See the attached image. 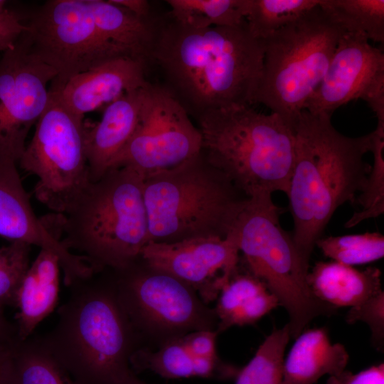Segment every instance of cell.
<instances>
[{
	"label": "cell",
	"instance_id": "cell-1",
	"mask_svg": "<svg viewBox=\"0 0 384 384\" xmlns=\"http://www.w3.org/2000/svg\"><path fill=\"white\" fill-rule=\"evenodd\" d=\"M263 60V41L245 21L194 28L169 14L157 18L150 64L159 66L161 85L195 120L215 110L253 104Z\"/></svg>",
	"mask_w": 384,
	"mask_h": 384
},
{
	"label": "cell",
	"instance_id": "cell-2",
	"mask_svg": "<svg viewBox=\"0 0 384 384\" xmlns=\"http://www.w3.org/2000/svg\"><path fill=\"white\" fill-rule=\"evenodd\" d=\"M328 114L303 110L292 123L294 149L287 196L294 223L292 238L304 261L312 251L334 212L355 203L367 183L373 134L350 137L338 132Z\"/></svg>",
	"mask_w": 384,
	"mask_h": 384
},
{
	"label": "cell",
	"instance_id": "cell-3",
	"mask_svg": "<svg viewBox=\"0 0 384 384\" xmlns=\"http://www.w3.org/2000/svg\"><path fill=\"white\" fill-rule=\"evenodd\" d=\"M100 270L69 287L56 325L40 337L76 384H117L133 373L129 318L116 283L105 282Z\"/></svg>",
	"mask_w": 384,
	"mask_h": 384
},
{
	"label": "cell",
	"instance_id": "cell-4",
	"mask_svg": "<svg viewBox=\"0 0 384 384\" xmlns=\"http://www.w3.org/2000/svg\"><path fill=\"white\" fill-rule=\"evenodd\" d=\"M144 178L129 167L109 169L90 182L60 219L61 240L96 270L134 263L149 242Z\"/></svg>",
	"mask_w": 384,
	"mask_h": 384
},
{
	"label": "cell",
	"instance_id": "cell-5",
	"mask_svg": "<svg viewBox=\"0 0 384 384\" xmlns=\"http://www.w3.org/2000/svg\"><path fill=\"white\" fill-rule=\"evenodd\" d=\"M149 242L225 238L249 198L200 151L144 178Z\"/></svg>",
	"mask_w": 384,
	"mask_h": 384
},
{
	"label": "cell",
	"instance_id": "cell-6",
	"mask_svg": "<svg viewBox=\"0 0 384 384\" xmlns=\"http://www.w3.org/2000/svg\"><path fill=\"white\" fill-rule=\"evenodd\" d=\"M196 121L201 152L248 198L287 194L294 139L282 117L240 106L215 110Z\"/></svg>",
	"mask_w": 384,
	"mask_h": 384
},
{
	"label": "cell",
	"instance_id": "cell-7",
	"mask_svg": "<svg viewBox=\"0 0 384 384\" xmlns=\"http://www.w3.org/2000/svg\"><path fill=\"white\" fill-rule=\"evenodd\" d=\"M233 230L250 272L288 313L291 338L295 339L314 318L335 313V308L311 292L307 283L309 265L301 257L292 235L282 228L279 208L272 196L249 198Z\"/></svg>",
	"mask_w": 384,
	"mask_h": 384
},
{
	"label": "cell",
	"instance_id": "cell-8",
	"mask_svg": "<svg viewBox=\"0 0 384 384\" xmlns=\"http://www.w3.org/2000/svg\"><path fill=\"white\" fill-rule=\"evenodd\" d=\"M343 33L318 4L262 40V73L253 103L291 126L322 81Z\"/></svg>",
	"mask_w": 384,
	"mask_h": 384
},
{
	"label": "cell",
	"instance_id": "cell-9",
	"mask_svg": "<svg viewBox=\"0 0 384 384\" xmlns=\"http://www.w3.org/2000/svg\"><path fill=\"white\" fill-rule=\"evenodd\" d=\"M85 134L83 117L49 91L48 102L18 163L38 178L36 198L54 213L65 214L90 182Z\"/></svg>",
	"mask_w": 384,
	"mask_h": 384
},
{
	"label": "cell",
	"instance_id": "cell-10",
	"mask_svg": "<svg viewBox=\"0 0 384 384\" xmlns=\"http://www.w3.org/2000/svg\"><path fill=\"white\" fill-rule=\"evenodd\" d=\"M26 24L32 51L57 73L50 91L103 62L130 57L101 35L87 0L47 1Z\"/></svg>",
	"mask_w": 384,
	"mask_h": 384
},
{
	"label": "cell",
	"instance_id": "cell-11",
	"mask_svg": "<svg viewBox=\"0 0 384 384\" xmlns=\"http://www.w3.org/2000/svg\"><path fill=\"white\" fill-rule=\"evenodd\" d=\"M202 137L183 107L161 85L148 82L135 130L110 168L129 167L144 178L201 150Z\"/></svg>",
	"mask_w": 384,
	"mask_h": 384
},
{
	"label": "cell",
	"instance_id": "cell-12",
	"mask_svg": "<svg viewBox=\"0 0 384 384\" xmlns=\"http://www.w3.org/2000/svg\"><path fill=\"white\" fill-rule=\"evenodd\" d=\"M0 56V160L18 162L57 75L31 48L26 33Z\"/></svg>",
	"mask_w": 384,
	"mask_h": 384
},
{
	"label": "cell",
	"instance_id": "cell-13",
	"mask_svg": "<svg viewBox=\"0 0 384 384\" xmlns=\"http://www.w3.org/2000/svg\"><path fill=\"white\" fill-rule=\"evenodd\" d=\"M357 99L366 101L378 119H384V54L364 37L344 33L304 110L331 115Z\"/></svg>",
	"mask_w": 384,
	"mask_h": 384
},
{
	"label": "cell",
	"instance_id": "cell-14",
	"mask_svg": "<svg viewBox=\"0 0 384 384\" xmlns=\"http://www.w3.org/2000/svg\"><path fill=\"white\" fill-rule=\"evenodd\" d=\"M115 271L118 298L129 318L164 329H210L208 312L181 280L154 270L140 272L133 264Z\"/></svg>",
	"mask_w": 384,
	"mask_h": 384
},
{
	"label": "cell",
	"instance_id": "cell-15",
	"mask_svg": "<svg viewBox=\"0 0 384 384\" xmlns=\"http://www.w3.org/2000/svg\"><path fill=\"white\" fill-rule=\"evenodd\" d=\"M239 246L233 230L225 238L149 242L140 258L154 271L168 274L197 291L204 302L217 298L238 270Z\"/></svg>",
	"mask_w": 384,
	"mask_h": 384
},
{
	"label": "cell",
	"instance_id": "cell-16",
	"mask_svg": "<svg viewBox=\"0 0 384 384\" xmlns=\"http://www.w3.org/2000/svg\"><path fill=\"white\" fill-rule=\"evenodd\" d=\"M148 65L132 57L115 58L78 74L60 90L50 92L69 110L84 117L127 92L144 87L149 82L146 79Z\"/></svg>",
	"mask_w": 384,
	"mask_h": 384
},
{
	"label": "cell",
	"instance_id": "cell-17",
	"mask_svg": "<svg viewBox=\"0 0 384 384\" xmlns=\"http://www.w3.org/2000/svg\"><path fill=\"white\" fill-rule=\"evenodd\" d=\"M146 85L125 92L110 103L99 122L90 128L85 125V145L90 181H95L103 176L133 134Z\"/></svg>",
	"mask_w": 384,
	"mask_h": 384
},
{
	"label": "cell",
	"instance_id": "cell-18",
	"mask_svg": "<svg viewBox=\"0 0 384 384\" xmlns=\"http://www.w3.org/2000/svg\"><path fill=\"white\" fill-rule=\"evenodd\" d=\"M16 164L0 160V236L55 252L60 241L46 220L35 214Z\"/></svg>",
	"mask_w": 384,
	"mask_h": 384
},
{
	"label": "cell",
	"instance_id": "cell-19",
	"mask_svg": "<svg viewBox=\"0 0 384 384\" xmlns=\"http://www.w3.org/2000/svg\"><path fill=\"white\" fill-rule=\"evenodd\" d=\"M60 266L53 252L41 249L17 290L14 306L17 339L24 341L55 309L58 299Z\"/></svg>",
	"mask_w": 384,
	"mask_h": 384
},
{
	"label": "cell",
	"instance_id": "cell-20",
	"mask_svg": "<svg viewBox=\"0 0 384 384\" xmlns=\"http://www.w3.org/2000/svg\"><path fill=\"white\" fill-rule=\"evenodd\" d=\"M307 283L319 300L335 309L358 306L383 291L379 269L361 270L335 261L317 262Z\"/></svg>",
	"mask_w": 384,
	"mask_h": 384
},
{
	"label": "cell",
	"instance_id": "cell-21",
	"mask_svg": "<svg viewBox=\"0 0 384 384\" xmlns=\"http://www.w3.org/2000/svg\"><path fill=\"white\" fill-rule=\"evenodd\" d=\"M295 339L284 361L282 384H314L345 370L348 353L343 345L331 342L326 329H311Z\"/></svg>",
	"mask_w": 384,
	"mask_h": 384
},
{
	"label": "cell",
	"instance_id": "cell-22",
	"mask_svg": "<svg viewBox=\"0 0 384 384\" xmlns=\"http://www.w3.org/2000/svg\"><path fill=\"white\" fill-rule=\"evenodd\" d=\"M96 26L110 43L149 65L158 16L142 18L108 0H87Z\"/></svg>",
	"mask_w": 384,
	"mask_h": 384
},
{
	"label": "cell",
	"instance_id": "cell-23",
	"mask_svg": "<svg viewBox=\"0 0 384 384\" xmlns=\"http://www.w3.org/2000/svg\"><path fill=\"white\" fill-rule=\"evenodd\" d=\"M279 305L277 297L250 272L237 271L221 289L215 309L218 331L252 324Z\"/></svg>",
	"mask_w": 384,
	"mask_h": 384
},
{
	"label": "cell",
	"instance_id": "cell-24",
	"mask_svg": "<svg viewBox=\"0 0 384 384\" xmlns=\"http://www.w3.org/2000/svg\"><path fill=\"white\" fill-rule=\"evenodd\" d=\"M129 363L138 371L150 370L166 378L219 377L222 363L218 357L196 356L181 337L166 342L156 351L146 348L133 351Z\"/></svg>",
	"mask_w": 384,
	"mask_h": 384
},
{
	"label": "cell",
	"instance_id": "cell-25",
	"mask_svg": "<svg viewBox=\"0 0 384 384\" xmlns=\"http://www.w3.org/2000/svg\"><path fill=\"white\" fill-rule=\"evenodd\" d=\"M322 11L345 33L384 41V0H319Z\"/></svg>",
	"mask_w": 384,
	"mask_h": 384
},
{
	"label": "cell",
	"instance_id": "cell-26",
	"mask_svg": "<svg viewBox=\"0 0 384 384\" xmlns=\"http://www.w3.org/2000/svg\"><path fill=\"white\" fill-rule=\"evenodd\" d=\"M169 15L194 28L235 27L241 25L250 0H167Z\"/></svg>",
	"mask_w": 384,
	"mask_h": 384
},
{
	"label": "cell",
	"instance_id": "cell-27",
	"mask_svg": "<svg viewBox=\"0 0 384 384\" xmlns=\"http://www.w3.org/2000/svg\"><path fill=\"white\" fill-rule=\"evenodd\" d=\"M16 384H76L40 337L14 343Z\"/></svg>",
	"mask_w": 384,
	"mask_h": 384
},
{
	"label": "cell",
	"instance_id": "cell-28",
	"mask_svg": "<svg viewBox=\"0 0 384 384\" xmlns=\"http://www.w3.org/2000/svg\"><path fill=\"white\" fill-rule=\"evenodd\" d=\"M290 338L287 324L274 329L238 371L235 384H282L284 351Z\"/></svg>",
	"mask_w": 384,
	"mask_h": 384
},
{
	"label": "cell",
	"instance_id": "cell-29",
	"mask_svg": "<svg viewBox=\"0 0 384 384\" xmlns=\"http://www.w3.org/2000/svg\"><path fill=\"white\" fill-rule=\"evenodd\" d=\"M318 4L319 0H250L245 21L250 33L264 40Z\"/></svg>",
	"mask_w": 384,
	"mask_h": 384
},
{
	"label": "cell",
	"instance_id": "cell-30",
	"mask_svg": "<svg viewBox=\"0 0 384 384\" xmlns=\"http://www.w3.org/2000/svg\"><path fill=\"white\" fill-rule=\"evenodd\" d=\"M316 246L332 261L349 266L370 263L384 256V236L378 232L322 236Z\"/></svg>",
	"mask_w": 384,
	"mask_h": 384
},
{
	"label": "cell",
	"instance_id": "cell-31",
	"mask_svg": "<svg viewBox=\"0 0 384 384\" xmlns=\"http://www.w3.org/2000/svg\"><path fill=\"white\" fill-rule=\"evenodd\" d=\"M373 134L370 152L373 156V163L366 186L356 201L361 209L346 221L344 225L346 228H353L365 220L377 218L384 213V119H378Z\"/></svg>",
	"mask_w": 384,
	"mask_h": 384
},
{
	"label": "cell",
	"instance_id": "cell-32",
	"mask_svg": "<svg viewBox=\"0 0 384 384\" xmlns=\"http://www.w3.org/2000/svg\"><path fill=\"white\" fill-rule=\"evenodd\" d=\"M31 245L18 241L0 247V307L14 306L29 265Z\"/></svg>",
	"mask_w": 384,
	"mask_h": 384
},
{
	"label": "cell",
	"instance_id": "cell-33",
	"mask_svg": "<svg viewBox=\"0 0 384 384\" xmlns=\"http://www.w3.org/2000/svg\"><path fill=\"white\" fill-rule=\"evenodd\" d=\"M346 320L348 324L363 321L370 328L371 341L378 351L384 346V292L373 295L362 304L348 310Z\"/></svg>",
	"mask_w": 384,
	"mask_h": 384
},
{
	"label": "cell",
	"instance_id": "cell-34",
	"mask_svg": "<svg viewBox=\"0 0 384 384\" xmlns=\"http://www.w3.org/2000/svg\"><path fill=\"white\" fill-rule=\"evenodd\" d=\"M6 1L0 0V52L11 48L28 30L26 23L16 11L6 7Z\"/></svg>",
	"mask_w": 384,
	"mask_h": 384
},
{
	"label": "cell",
	"instance_id": "cell-35",
	"mask_svg": "<svg viewBox=\"0 0 384 384\" xmlns=\"http://www.w3.org/2000/svg\"><path fill=\"white\" fill-rule=\"evenodd\" d=\"M218 332L211 329L196 330L184 336L181 341L187 350L196 356L218 357L215 340Z\"/></svg>",
	"mask_w": 384,
	"mask_h": 384
},
{
	"label": "cell",
	"instance_id": "cell-36",
	"mask_svg": "<svg viewBox=\"0 0 384 384\" xmlns=\"http://www.w3.org/2000/svg\"><path fill=\"white\" fill-rule=\"evenodd\" d=\"M326 384H384V364L373 365L358 373L343 370L330 376Z\"/></svg>",
	"mask_w": 384,
	"mask_h": 384
},
{
	"label": "cell",
	"instance_id": "cell-37",
	"mask_svg": "<svg viewBox=\"0 0 384 384\" xmlns=\"http://www.w3.org/2000/svg\"><path fill=\"white\" fill-rule=\"evenodd\" d=\"M14 342H0V384H16Z\"/></svg>",
	"mask_w": 384,
	"mask_h": 384
},
{
	"label": "cell",
	"instance_id": "cell-38",
	"mask_svg": "<svg viewBox=\"0 0 384 384\" xmlns=\"http://www.w3.org/2000/svg\"><path fill=\"white\" fill-rule=\"evenodd\" d=\"M110 3L122 7L142 18H150L154 15L151 4L146 0H108Z\"/></svg>",
	"mask_w": 384,
	"mask_h": 384
},
{
	"label": "cell",
	"instance_id": "cell-39",
	"mask_svg": "<svg viewBox=\"0 0 384 384\" xmlns=\"http://www.w3.org/2000/svg\"><path fill=\"white\" fill-rule=\"evenodd\" d=\"M17 340V331L14 324L10 322L0 307V342L13 343Z\"/></svg>",
	"mask_w": 384,
	"mask_h": 384
},
{
	"label": "cell",
	"instance_id": "cell-40",
	"mask_svg": "<svg viewBox=\"0 0 384 384\" xmlns=\"http://www.w3.org/2000/svg\"><path fill=\"white\" fill-rule=\"evenodd\" d=\"M117 384H146L144 382L140 380L133 373L125 377Z\"/></svg>",
	"mask_w": 384,
	"mask_h": 384
},
{
	"label": "cell",
	"instance_id": "cell-41",
	"mask_svg": "<svg viewBox=\"0 0 384 384\" xmlns=\"http://www.w3.org/2000/svg\"><path fill=\"white\" fill-rule=\"evenodd\" d=\"M0 56H1V55H0Z\"/></svg>",
	"mask_w": 384,
	"mask_h": 384
}]
</instances>
